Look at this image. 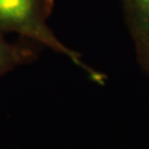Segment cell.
Segmentation results:
<instances>
[{"label": "cell", "instance_id": "6da1fadb", "mask_svg": "<svg viewBox=\"0 0 149 149\" xmlns=\"http://www.w3.org/2000/svg\"><path fill=\"white\" fill-rule=\"evenodd\" d=\"M52 0H0V33H15L41 44L70 60L91 81L104 85L107 77L84 62L79 52L69 48L48 23Z\"/></svg>", "mask_w": 149, "mask_h": 149}, {"label": "cell", "instance_id": "7a4b0ae2", "mask_svg": "<svg viewBox=\"0 0 149 149\" xmlns=\"http://www.w3.org/2000/svg\"><path fill=\"white\" fill-rule=\"evenodd\" d=\"M139 68L149 75V0H122Z\"/></svg>", "mask_w": 149, "mask_h": 149}, {"label": "cell", "instance_id": "3957f363", "mask_svg": "<svg viewBox=\"0 0 149 149\" xmlns=\"http://www.w3.org/2000/svg\"><path fill=\"white\" fill-rule=\"evenodd\" d=\"M36 51L30 47L12 43L0 33V79L22 65L36 60Z\"/></svg>", "mask_w": 149, "mask_h": 149}]
</instances>
